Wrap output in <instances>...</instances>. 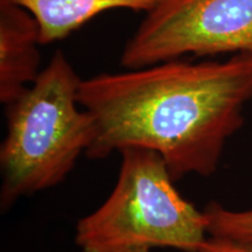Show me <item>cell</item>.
Listing matches in <instances>:
<instances>
[{"mask_svg":"<svg viewBox=\"0 0 252 252\" xmlns=\"http://www.w3.org/2000/svg\"><path fill=\"white\" fill-rule=\"evenodd\" d=\"M77 99L94 125L90 159L143 147L163 158L175 181L209 176L244 123L252 99V55L176 59L99 74L81 81Z\"/></svg>","mask_w":252,"mask_h":252,"instance_id":"1","label":"cell"},{"mask_svg":"<svg viewBox=\"0 0 252 252\" xmlns=\"http://www.w3.org/2000/svg\"><path fill=\"white\" fill-rule=\"evenodd\" d=\"M81 81L58 50L37 80L6 105L7 131L0 147L2 209L61 184L90 149L94 125L78 104Z\"/></svg>","mask_w":252,"mask_h":252,"instance_id":"2","label":"cell"},{"mask_svg":"<svg viewBox=\"0 0 252 252\" xmlns=\"http://www.w3.org/2000/svg\"><path fill=\"white\" fill-rule=\"evenodd\" d=\"M117 184L99 208L77 222L82 252H131L171 248L198 252L208 219L175 188L163 158L152 150H122Z\"/></svg>","mask_w":252,"mask_h":252,"instance_id":"3","label":"cell"},{"mask_svg":"<svg viewBox=\"0 0 252 252\" xmlns=\"http://www.w3.org/2000/svg\"><path fill=\"white\" fill-rule=\"evenodd\" d=\"M252 55V0H158L122 52L126 69L187 55Z\"/></svg>","mask_w":252,"mask_h":252,"instance_id":"4","label":"cell"},{"mask_svg":"<svg viewBox=\"0 0 252 252\" xmlns=\"http://www.w3.org/2000/svg\"><path fill=\"white\" fill-rule=\"evenodd\" d=\"M40 27L28 9L0 0V102L8 105L41 74Z\"/></svg>","mask_w":252,"mask_h":252,"instance_id":"5","label":"cell"},{"mask_svg":"<svg viewBox=\"0 0 252 252\" xmlns=\"http://www.w3.org/2000/svg\"><path fill=\"white\" fill-rule=\"evenodd\" d=\"M33 14L43 46L65 37L103 12H149L158 0H13Z\"/></svg>","mask_w":252,"mask_h":252,"instance_id":"6","label":"cell"},{"mask_svg":"<svg viewBox=\"0 0 252 252\" xmlns=\"http://www.w3.org/2000/svg\"><path fill=\"white\" fill-rule=\"evenodd\" d=\"M208 234L212 237L252 242V209L232 210L212 202L206 209Z\"/></svg>","mask_w":252,"mask_h":252,"instance_id":"7","label":"cell"},{"mask_svg":"<svg viewBox=\"0 0 252 252\" xmlns=\"http://www.w3.org/2000/svg\"><path fill=\"white\" fill-rule=\"evenodd\" d=\"M198 252H252V242L208 237Z\"/></svg>","mask_w":252,"mask_h":252,"instance_id":"8","label":"cell"},{"mask_svg":"<svg viewBox=\"0 0 252 252\" xmlns=\"http://www.w3.org/2000/svg\"><path fill=\"white\" fill-rule=\"evenodd\" d=\"M151 250H147V249H141V250H135V251H131V252H150Z\"/></svg>","mask_w":252,"mask_h":252,"instance_id":"9","label":"cell"}]
</instances>
